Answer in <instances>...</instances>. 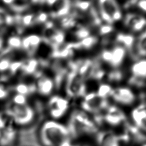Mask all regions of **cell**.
<instances>
[{"instance_id": "obj_21", "label": "cell", "mask_w": 146, "mask_h": 146, "mask_svg": "<svg viewBox=\"0 0 146 146\" xmlns=\"http://www.w3.org/2000/svg\"><path fill=\"white\" fill-rule=\"evenodd\" d=\"M31 5V1H11L10 4L8 5L12 11L17 14H20L29 9Z\"/></svg>"}, {"instance_id": "obj_13", "label": "cell", "mask_w": 146, "mask_h": 146, "mask_svg": "<svg viewBox=\"0 0 146 146\" xmlns=\"http://www.w3.org/2000/svg\"><path fill=\"white\" fill-rule=\"evenodd\" d=\"M124 24L133 32H138L146 27V20L138 14H128L125 16Z\"/></svg>"}, {"instance_id": "obj_2", "label": "cell", "mask_w": 146, "mask_h": 146, "mask_svg": "<svg viewBox=\"0 0 146 146\" xmlns=\"http://www.w3.org/2000/svg\"><path fill=\"white\" fill-rule=\"evenodd\" d=\"M67 126L72 139L87 136H96L100 127L92 116L80 109H76L71 113Z\"/></svg>"}, {"instance_id": "obj_28", "label": "cell", "mask_w": 146, "mask_h": 146, "mask_svg": "<svg viewBox=\"0 0 146 146\" xmlns=\"http://www.w3.org/2000/svg\"><path fill=\"white\" fill-rule=\"evenodd\" d=\"M72 4V6L77 10V11H79L80 12L85 13L87 12L89 9L91 8L92 5V2L91 1H75Z\"/></svg>"}, {"instance_id": "obj_14", "label": "cell", "mask_w": 146, "mask_h": 146, "mask_svg": "<svg viewBox=\"0 0 146 146\" xmlns=\"http://www.w3.org/2000/svg\"><path fill=\"white\" fill-rule=\"evenodd\" d=\"M133 125L142 131L146 128V107L141 104L134 109L131 115Z\"/></svg>"}, {"instance_id": "obj_39", "label": "cell", "mask_w": 146, "mask_h": 146, "mask_svg": "<svg viewBox=\"0 0 146 146\" xmlns=\"http://www.w3.org/2000/svg\"><path fill=\"white\" fill-rule=\"evenodd\" d=\"M136 5L140 10L146 12V1H138Z\"/></svg>"}, {"instance_id": "obj_10", "label": "cell", "mask_w": 146, "mask_h": 146, "mask_svg": "<svg viewBox=\"0 0 146 146\" xmlns=\"http://www.w3.org/2000/svg\"><path fill=\"white\" fill-rule=\"evenodd\" d=\"M50 7L49 16L53 19H60L71 12L72 7L71 1L65 0H55Z\"/></svg>"}, {"instance_id": "obj_4", "label": "cell", "mask_w": 146, "mask_h": 146, "mask_svg": "<svg viewBox=\"0 0 146 146\" xmlns=\"http://www.w3.org/2000/svg\"><path fill=\"white\" fill-rule=\"evenodd\" d=\"M83 97L82 110L92 116L102 114L110 105L107 99L99 97L95 92L86 94Z\"/></svg>"}, {"instance_id": "obj_23", "label": "cell", "mask_w": 146, "mask_h": 146, "mask_svg": "<svg viewBox=\"0 0 146 146\" xmlns=\"http://www.w3.org/2000/svg\"><path fill=\"white\" fill-rule=\"evenodd\" d=\"M131 70L133 76L146 79V60L137 62L133 65Z\"/></svg>"}, {"instance_id": "obj_18", "label": "cell", "mask_w": 146, "mask_h": 146, "mask_svg": "<svg viewBox=\"0 0 146 146\" xmlns=\"http://www.w3.org/2000/svg\"><path fill=\"white\" fill-rule=\"evenodd\" d=\"M111 50L112 52V59L110 64L114 68H117L120 66L124 60L126 53V49L117 44Z\"/></svg>"}, {"instance_id": "obj_25", "label": "cell", "mask_w": 146, "mask_h": 146, "mask_svg": "<svg viewBox=\"0 0 146 146\" xmlns=\"http://www.w3.org/2000/svg\"><path fill=\"white\" fill-rule=\"evenodd\" d=\"M98 40V38L96 36H89L79 42H76L77 49H90L97 44Z\"/></svg>"}, {"instance_id": "obj_17", "label": "cell", "mask_w": 146, "mask_h": 146, "mask_svg": "<svg viewBox=\"0 0 146 146\" xmlns=\"http://www.w3.org/2000/svg\"><path fill=\"white\" fill-rule=\"evenodd\" d=\"M136 40L134 36L129 34L120 33L117 35L115 38V42L118 45L122 46L130 53L134 49Z\"/></svg>"}, {"instance_id": "obj_38", "label": "cell", "mask_w": 146, "mask_h": 146, "mask_svg": "<svg viewBox=\"0 0 146 146\" xmlns=\"http://www.w3.org/2000/svg\"><path fill=\"white\" fill-rule=\"evenodd\" d=\"M8 95V91L3 84L0 83V99L6 98Z\"/></svg>"}, {"instance_id": "obj_3", "label": "cell", "mask_w": 146, "mask_h": 146, "mask_svg": "<svg viewBox=\"0 0 146 146\" xmlns=\"http://www.w3.org/2000/svg\"><path fill=\"white\" fill-rule=\"evenodd\" d=\"M5 112L11 117L14 122L21 126H29L35 122L37 118V112L36 109L28 104L8 105Z\"/></svg>"}, {"instance_id": "obj_24", "label": "cell", "mask_w": 146, "mask_h": 146, "mask_svg": "<svg viewBox=\"0 0 146 146\" xmlns=\"http://www.w3.org/2000/svg\"><path fill=\"white\" fill-rule=\"evenodd\" d=\"M15 24V17L9 14L4 8L0 7V29Z\"/></svg>"}, {"instance_id": "obj_42", "label": "cell", "mask_w": 146, "mask_h": 146, "mask_svg": "<svg viewBox=\"0 0 146 146\" xmlns=\"http://www.w3.org/2000/svg\"><path fill=\"white\" fill-rule=\"evenodd\" d=\"M141 146H146V142L144 143H143L142 144V145Z\"/></svg>"}, {"instance_id": "obj_15", "label": "cell", "mask_w": 146, "mask_h": 146, "mask_svg": "<svg viewBox=\"0 0 146 146\" xmlns=\"http://www.w3.org/2000/svg\"><path fill=\"white\" fill-rule=\"evenodd\" d=\"M36 84L37 91L44 96L50 94L55 87L54 80L44 74L37 79Z\"/></svg>"}, {"instance_id": "obj_40", "label": "cell", "mask_w": 146, "mask_h": 146, "mask_svg": "<svg viewBox=\"0 0 146 146\" xmlns=\"http://www.w3.org/2000/svg\"><path fill=\"white\" fill-rule=\"evenodd\" d=\"M4 45V40L1 36H0V50L2 49Z\"/></svg>"}, {"instance_id": "obj_26", "label": "cell", "mask_w": 146, "mask_h": 146, "mask_svg": "<svg viewBox=\"0 0 146 146\" xmlns=\"http://www.w3.org/2000/svg\"><path fill=\"white\" fill-rule=\"evenodd\" d=\"M113 89L109 84L102 83L99 85L96 94L99 97L107 99V97H110Z\"/></svg>"}, {"instance_id": "obj_5", "label": "cell", "mask_w": 146, "mask_h": 146, "mask_svg": "<svg viewBox=\"0 0 146 146\" xmlns=\"http://www.w3.org/2000/svg\"><path fill=\"white\" fill-rule=\"evenodd\" d=\"M65 90L70 98L84 97L86 94L85 80L75 70H70L66 75Z\"/></svg>"}, {"instance_id": "obj_9", "label": "cell", "mask_w": 146, "mask_h": 146, "mask_svg": "<svg viewBox=\"0 0 146 146\" xmlns=\"http://www.w3.org/2000/svg\"><path fill=\"white\" fill-rule=\"evenodd\" d=\"M110 97L115 102L125 106L132 104L135 100L134 94L126 87H119L113 89Z\"/></svg>"}, {"instance_id": "obj_8", "label": "cell", "mask_w": 146, "mask_h": 146, "mask_svg": "<svg viewBox=\"0 0 146 146\" xmlns=\"http://www.w3.org/2000/svg\"><path fill=\"white\" fill-rule=\"evenodd\" d=\"M48 112L51 119L59 121L65 116L69 108L67 99L59 96L51 97L48 103Z\"/></svg>"}, {"instance_id": "obj_34", "label": "cell", "mask_w": 146, "mask_h": 146, "mask_svg": "<svg viewBox=\"0 0 146 146\" xmlns=\"http://www.w3.org/2000/svg\"><path fill=\"white\" fill-rule=\"evenodd\" d=\"M27 96L25 95H22L20 94H17L14 96L13 98V103L15 104L23 105L27 104Z\"/></svg>"}, {"instance_id": "obj_19", "label": "cell", "mask_w": 146, "mask_h": 146, "mask_svg": "<svg viewBox=\"0 0 146 146\" xmlns=\"http://www.w3.org/2000/svg\"><path fill=\"white\" fill-rule=\"evenodd\" d=\"M40 62L38 59L32 58L23 61L21 70L25 75H34L40 70Z\"/></svg>"}, {"instance_id": "obj_1", "label": "cell", "mask_w": 146, "mask_h": 146, "mask_svg": "<svg viewBox=\"0 0 146 146\" xmlns=\"http://www.w3.org/2000/svg\"><path fill=\"white\" fill-rule=\"evenodd\" d=\"M36 136L40 146H59L65 141L72 139L67 125L51 119L38 125Z\"/></svg>"}, {"instance_id": "obj_35", "label": "cell", "mask_w": 146, "mask_h": 146, "mask_svg": "<svg viewBox=\"0 0 146 146\" xmlns=\"http://www.w3.org/2000/svg\"><path fill=\"white\" fill-rule=\"evenodd\" d=\"M101 59L110 64L112 59V52L111 50L104 49L101 53Z\"/></svg>"}, {"instance_id": "obj_27", "label": "cell", "mask_w": 146, "mask_h": 146, "mask_svg": "<svg viewBox=\"0 0 146 146\" xmlns=\"http://www.w3.org/2000/svg\"><path fill=\"white\" fill-rule=\"evenodd\" d=\"M35 14H28L24 16H22L20 22V27L25 28L33 26L35 24Z\"/></svg>"}, {"instance_id": "obj_41", "label": "cell", "mask_w": 146, "mask_h": 146, "mask_svg": "<svg viewBox=\"0 0 146 146\" xmlns=\"http://www.w3.org/2000/svg\"><path fill=\"white\" fill-rule=\"evenodd\" d=\"M143 132L144 133H145L146 134V128L145 129H144L143 130H142Z\"/></svg>"}, {"instance_id": "obj_22", "label": "cell", "mask_w": 146, "mask_h": 146, "mask_svg": "<svg viewBox=\"0 0 146 146\" xmlns=\"http://www.w3.org/2000/svg\"><path fill=\"white\" fill-rule=\"evenodd\" d=\"M14 89L18 94L25 95L26 96L37 91L36 84L35 83H31L30 84H27L26 83H19L18 85H16Z\"/></svg>"}, {"instance_id": "obj_29", "label": "cell", "mask_w": 146, "mask_h": 146, "mask_svg": "<svg viewBox=\"0 0 146 146\" xmlns=\"http://www.w3.org/2000/svg\"><path fill=\"white\" fill-rule=\"evenodd\" d=\"M128 83L135 87L142 88L146 86V79L132 75L129 79Z\"/></svg>"}, {"instance_id": "obj_33", "label": "cell", "mask_w": 146, "mask_h": 146, "mask_svg": "<svg viewBox=\"0 0 146 146\" xmlns=\"http://www.w3.org/2000/svg\"><path fill=\"white\" fill-rule=\"evenodd\" d=\"M114 31V28L111 25L106 24L100 26L99 28V33L101 36H106L112 33Z\"/></svg>"}, {"instance_id": "obj_31", "label": "cell", "mask_w": 146, "mask_h": 146, "mask_svg": "<svg viewBox=\"0 0 146 146\" xmlns=\"http://www.w3.org/2000/svg\"><path fill=\"white\" fill-rule=\"evenodd\" d=\"M107 79L111 82H118L122 79L123 74L121 71L115 70L107 75Z\"/></svg>"}, {"instance_id": "obj_37", "label": "cell", "mask_w": 146, "mask_h": 146, "mask_svg": "<svg viewBox=\"0 0 146 146\" xmlns=\"http://www.w3.org/2000/svg\"><path fill=\"white\" fill-rule=\"evenodd\" d=\"M11 63V60L8 59H2L0 60V71L3 72L9 69Z\"/></svg>"}, {"instance_id": "obj_11", "label": "cell", "mask_w": 146, "mask_h": 146, "mask_svg": "<svg viewBox=\"0 0 146 146\" xmlns=\"http://www.w3.org/2000/svg\"><path fill=\"white\" fill-rule=\"evenodd\" d=\"M96 138L98 146H121L122 143L119 135L112 131H99Z\"/></svg>"}, {"instance_id": "obj_6", "label": "cell", "mask_w": 146, "mask_h": 146, "mask_svg": "<svg viewBox=\"0 0 146 146\" xmlns=\"http://www.w3.org/2000/svg\"><path fill=\"white\" fill-rule=\"evenodd\" d=\"M99 12L101 20L111 25L120 20L122 13L118 4L115 1L104 0L98 2Z\"/></svg>"}, {"instance_id": "obj_32", "label": "cell", "mask_w": 146, "mask_h": 146, "mask_svg": "<svg viewBox=\"0 0 146 146\" xmlns=\"http://www.w3.org/2000/svg\"><path fill=\"white\" fill-rule=\"evenodd\" d=\"M48 15L46 12H38L35 14V24H46L48 21Z\"/></svg>"}, {"instance_id": "obj_7", "label": "cell", "mask_w": 146, "mask_h": 146, "mask_svg": "<svg viewBox=\"0 0 146 146\" xmlns=\"http://www.w3.org/2000/svg\"><path fill=\"white\" fill-rule=\"evenodd\" d=\"M102 124L110 128H118L127 122L126 116L120 108L115 105H109L101 116Z\"/></svg>"}, {"instance_id": "obj_12", "label": "cell", "mask_w": 146, "mask_h": 146, "mask_svg": "<svg viewBox=\"0 0 146 146\" xmlns=\"http://www.w3.org/2000/svg\"><path fill=\"white\" fill-rule=\"evenodd\" d=\"M42 42L40 36L32 35L22 40V48L26 51L29 56L32 57L35 54Z\"/></svg>"}, {"instance_id": "obj_36", "label": "cell", "mask_w": 146, "mask_h": 146, "mask_svg": "<svg viewBox=\"0 0 146 146\" xmlns=\"http://www.w3.org/2000/svg\"><path fill=\"white\" fill-rule=\"evenodd\" d=\"M22 63L23 61H14L13 62H11L9 69L10 73L12 74H15L17 73L18 70L21 69Z\"/></svg>"}, {"instance_id": "obj_16", "label": "cell", "mask_w": 146, "mask_h": 146, "mask_svg": "<svg viewBox=\"0 0 146 146\" xmlns=\"http://www.w3.org/2000/svg\"><path fill=\"white\" fill-rule=\"evenodd\" d=\"M18 132L13 126L0 129V146H8L11 144L17 137Z\"/></svg>"}, {"instance_id": "obj_30", "label": "cell", "mask_w": 146, "mask_h": 146, "mask_svg": "<svg viewBox=\"0 0 146 146\" xmlns=\"http://www.w3.org/2000/svg\"><path fill=\"white\" fill-rule=\"evenodd\" d=\"M22 40L18 36H12L8 38V46L12 49L22 48Z\"/></svg>"}, {"instance_id": "obj_20", "label": "cell", "mask_w": 146, "mask_h": 146, "mask_svg": "<svg viewBox=\"0 0 146 146\" xmlns=\"http://www.w3.org/2000/svg\"><path fill=\"white\" fill-rule=\"evenodd\" d=\"M136 41L135 51L138 58L146 56V27Z\"/></svg>"}]
</instances>
